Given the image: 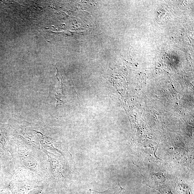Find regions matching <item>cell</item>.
I'll return each mask as SVG.
<instances>
[{
	"mask_svg": "<svg viewBox=\"0 0 194 194\" xmlns=\"http://www.w3.org/2000/svg\"><path fill=\"white\" fill-rule=\"evenodd\" d=\"M125 191V189L121 187L120 184H119L115 188L103 191H98L89 189L87 193L88 194H124Z\"/></svg>",
	"mask_w": 194,
	"mask_h": 194,
	"instance_id": "cell-1",
	"label": "cell"
},
{
	"mask_svg": "<svg viewBox=\"0 0 194 194\" xmlns=\"http://www.w3.org/2000/svg\"><path fill=\"white\" fill-rule=\"evenodd\" d=\"M3 133L2 132V130L0 129V141L3 142Z\"/></svg>",
	"mask_w": 194,
	"mask_h": 194,
	"instance_id": "cell-3",
	"label": "cell"
},
{
	"mask_svg": "<svg viewBox=\"0 0 194 194\" xmlns=\"http://www.w3.org/2000/svg\"><path fill=\"white\" fill-rule=\"evenodd\" d=\"M24 163L28 168L35 171L38 170V166L37 162L35 159L31 157H28L27 159L24 160Z\"/></svg>",
	"mask_w": 194,
	"mask_h": 194,
	"instance_id": "cell-2",
	"label": "cell"
}]
</instances>
